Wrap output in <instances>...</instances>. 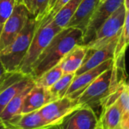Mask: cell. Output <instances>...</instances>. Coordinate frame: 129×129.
Wrapping results in <instances>:
<instances>
[{
  "mask_svg": "<svg viewBox=\"0 0 129 129\" xmlns=\"http://www.w3.org/2000/svg\"><path fill=\"white\" fill-rule=\"evenodd\" d=\"M82 41L83 32L81 29L73 27L62 29L36 59L29 76L36 80L47 70L57 65L76 45H82Z\"/></svg>",
  "mask_w": 129,
  "mask_h": 129,
  "instance_id": "6da1fadb",
  "label": "cell"
},
{
  "mask_svg": "<svg viewBox=\"0 0 129 129\" xmlns=\"http://www.w3.org/2000/svg\"><path fill=\"white\" fill-rule=\"evenodd\" d=\"M39 23V20L33 15H30L17 36L10 45L0 51V62L6 72H18Z\"/></svg>",
  "mask_w": 129,
  "mask_h": 129,
  "instance_id": "7a4b0ae2",
  "label": "cell"
},
{
  "mask_svg": "<svg viewBox=\"0 0 129 129\" xmlns=\"http://www.w3.org/2000/svg\"><path fill=\"white\" fill-rule=\"evenodd\" d=\"M62 29L54 24L53 17L50 14H45L37 26L33 35L29 49L20 66L18 72L23 75H29L31 73L32 66L48 45L52 39Z\"/></svg>",
  "mask_w": 129,
  "mask_h": 129,
  "instance_id": "3957f363",
  "label": "cell"
},
{
  "mask_svg": "<svg viewBox=\"0 0 129 129\" xmlns=\"http://www.w3.org/2000/svg\"><path fill=\"white\" fill-rule=\"evenodd\" d=\"M112 67L97 77L75 99L79 107L94 108L101 107V102L111 93Z\"/></svg>",
  "mask_w": 129,
  "mask_h": 129,
  "instance_id": "277c9868",
  "label": "cell"
},
{
  "mask_svg": "<svg viewBox=\"0 0 129 129\" xmlns=\"http://www.w3.org/2000/svg\"><path fill=\"white\" fill-rule=\"evenodd\" d=\"M127 11L124 5L116 10L100 27L93 39L86 47L91 49H98L119 37L124 25Z\"/></svg>",
  "mask_w": 129,
  "mask_h": 129,
  "instance_id": "5b68a950",
  "label": "cell"
},
{
  "mask_svg": "<svg viewBox=\"0 0 129 129\" xmlns=\"http://www.w3.org/2000/svg\"><path fill=\"white\" fill-rule=\"evenodd\" d=\"M33 15L23 4L15 5L11 15L2 26L0 34V51L10 45L24 27L28 18Z\"/></svg>",
  "mask_w": 129,
  "mask_h": 129,
  "instance_id": "8992f818",
  "label": "cell"
},
{
  "mask_svg": "<svg viewBox=\"0 0 129 129\" xmlns=\"http://www.w3.org/2000/svg\"><path fill=\"white\" fill-rule=\"evenodd\" d=\"M123 4L124 0H105L101 2L92 14L83 33V45L86 46L90 43L104 23Z\"/></svg>",
  "mask_w": 129,
  "mask_h": 129,
  "instance_id": "52a82bcc",
  "label": "cell"
},
{
  "mask_svg": "<svg viewBox=\"0 0 129 129\" xmlns=\"http://www.w3.org/2000/svg\"><path fill=\"white\" fill-rule=\"evenodd\" d=\"M99 124L96 112L89 107H79L66 116L57 125V129H94Z\"/></svg>",
  "mask_w": 129,
  "mask_h": 129,
  "instance_id": "ba28073f",
  "label": "cell"
},
{
  "mask_svg": "<svg viewBox=\"0 0 129 129\" xmlns=\"http://www.w3.org/2000/svg\"><path fill=\"white\" fill-rule=\"evenodd\" d=\"M77 107L79 106L75 99L64 96L51 101L39 112L48 125H56Z\"/></svg>",
  "mask_w": 129,
  "mask_h": 129,
  "instance_id": "9c48e42d",
  "label": "cell"
},
{
  "mask_svg": "<svg viewBox=\"0 0 129 129\" xmlns=\"http://www.w3.org/2000/svg\"><path fill=\"white\" fill-rule=\"evenodd\" d=\"M113 64V59H110L91 70H89L78 76H75L65 96L73 99H76L88 85H90L101 73L111 68Z\"/></svg>",
  "mask_w": 129,
  "mask_h": 129,
  "instance_id": "30bf717a",
  "label": "cell"
},
{
  "mask_svg": "<svg viewBox=\"0 0 129 129\" xmlns=\"http://www.w3.org/2000/svg\"><path fill=\"white\" fill-rule=\"evenodd\" d=\"M118 38L119 37L113 40L104 47L98 49H91L88 48L84 62L79 67V69L76 72L75 76H78L82 73L91 70L108 60L113 59L115 48Z\"/></svg>",
  "mask_w": 129,
  "mask_h": 129,
  "instance_id": "8fae6325",
  "label": "cell"
},
{
  "mask_svg": "<svg viewBox=\"0 0 129 129\" xmlns=\"http://www.w3.org/2000/svg\"><path fill=\"white\" fill-rule=\"evenodd\" d=\"M52 101L54 98L48 89L35 85L24 99L20 114L39 110Z\"/></svg>",
  "mask_w": 129,
  "mask_h": 129,
  "instance_id": "7c38bea8",
  "label": "cell"
},
{
  "mask_svg": "<svg viewBox=\"0 0 129 129\" xmlns=\"http://www.w3.org/2000/svg\"><path fill=\"white\" fill-rule=\"evenodd\" d=\"M101 0H82L67 27L79 29L84 33L92 14L101 4Z\"/></svg>",
  "mask_w": 129,
  "mask_h": 129,
  "instance_id": "4fadbf2b",
  "label": "cell"
},
{
  "mask_svg": "<svg viewBox=\"0 0 129 129\" xmlns=\"http://www.w3.org/2000/svg\"><path fill=\"white\" fill-rule=\"evenodd\" d=\"M5 122L8 129H39L49 126L39 110L19 114Z\"/></svg>",
  "mask_w": 129,
  "mask_h": 129,
  "instance_id": "5bb4252c",
  "label": "cell"
},
{
  "mask_svg": "<svg viewBox=\"0 0 129 129\" xmlns=\"http://www.w3.org/2000/svg\"><path fill=\"white\" fill-rule=\"evenodd\" d=\"M88 48L85 45H77L59 63L63 74L76 73L84 62Z\"/></svg>",
  "mask_w": 129,
  "mask_h": 129,
  "instance_id": "9a60e30c",
  "label": "cell"
},
{
  "mask_svg": "<svg viewBox=\"0 0 129 129\" xmlns=\"http://www.w3.org/2000/svg\"><path fill=\"white\" fill-rule=\"evenodd\" d=\"M34 85L35 82L33 79L30 76L27 75L2 91L0 93V114L15 95L26 88Z\"/></svg>",
  "mask_w": 129,
  "mask_h": 129,
  "instance_id": "2e32d148",
  "label": "cell"
},
{
  "mask_svg": "<svg viewBox=\"0 0 129 129\" xmlns=\"http://www.w3.org/2000/svg\"><path fill=\"white\" fill-rule=\"evenodd\" d=\"M122 118V113L115 102L101 110L99 125L103 129H116L119 127Z\"/></svg>",
  "mask_w": 129,
  "mask_h": 129,
  "instance_id": "e0dca14e",
  "label": "cell"
},
{
  "mask_svg": "<svg viewBox=\"0 0 129 129\" xmlns=\"http://www.w3.org/2000/svg\"><path fill=\"white\" fill-rule=\"evenodd\" d=\"M34 85L28 87L26 89L23 90L11 100V101L8 104V105L0 114V119L2 120H3L4 122H7L13 117L21 113L24 99L28 92L34 87Z\"/></svg>",
  "mask_w": 129,
  "mask_h": 129,
  "instance_id": "ac0fdd59",
  "label": "cell"
},
{
  "mask_svg": "<svg viewBox=\"0 0 129 129\" xmlns=\"http://www.w3.org/2000/svg\"><path fill=\"white\" fill-rule=\"evenodd\" d=\"M81 2L82 0H70L65 4L53 17L54 24L61 29L66 28Z\"/></svg>",
  "mask_w": 129,
  "mask_h": 129,
  "instance_id": "d6986e66",
  "label": "cell"
},
{
  "mask_svg": "<svg viewBox=\"0 0 129 129\" xmlns=\"http://www.w3.org/2000/svg\"><path fill=\"white\" fill-rule=\"evenodd\" d=\"M63 75V70L58 63L50 70H47L42 76H40L38 79L34 80L35 85L39 87L50 88Z\"/></svg>",
  "mask_w": 129,
  "mask_h": 129,
  "instance_id": "ffe728a7",
  "label": "cell"
},
{
  "mask_svg": "<svg viewBox=\"0 0 129 129\" xmlns=\"http://www.w3.org/2000/svg\"><path fill=\"white\" fill-rule=\"evenodd\" d=\"M74 77L75 73L63 74L50 88H48L54 100L59 99L65 96Z\"/></svg>",
  "mask_w": 129,
  "mask_h": 129,
  "instance_id": "44dd1931",
  "label": "cell"
},
{
  "mask_svg": "<svg viewBox=\"0 0 129 129\" xmlns=\"http://www.w3.org/2000/svg\"><path fill=\"white\" fill-rule=\"evenodd\" d=\"M129 10L126 11L125 15V20L124 22V25L122 26V31L119 34V36L118 38L116 45L114 51V58L119 57L123 53H125V50L128 45V38H129Z\"/></svg>",
  "mask_w": 129,
  "mask_h": 129,
  "instance_id": "7402d4cb",
  "label": "cell"
},
{
  "mask_svg": "<svg viewBox=\"0 0 129 129\" xmlns=\"http://www.w3.org/2000/svg\"><path fill=\"white\" fill-rule=\"evenodd\" d=\"M25 76L20 72L8 73L5 71L2 64L0 62V93L4 91L6 88L19 81Z\"/></svg>",
  "mask_w": 129,
  "mask_h": 129,
  "instance_id": "603a6c76",
  "label": "cell"
},
{
  "mask_svg": "<svg viewBox=\"0 0 129 129\" xmlns=\"http://www.w3.org/2000/svg\"><path fill=\"white\" fill-rule=\"evenodd\" d=\"M16 5V0H0V26L11 15Z\"/></svg>",
  "mask_w": 129,
  "mask_h": 129,
  "instance_id": "cb8c5ba5",
  "label": "cell"
},
{
  "mask_svg": "<svg viewBox=\"0 0 129 129\" xmlns=\"http://www.w3.org/2000/svg\"><path fill=\"white\" fill-rule=\"evenodd\" d=\"M49 0H35L33 16L39 20L45 15Z\"/></svg>",
  "mask_w": 129,
  "mask_h": 129,
  "instance_id": "d4e9b609",
  "label": "cell"
},
{
  "mask_svg": "<svg viewBox=\"0 0 129 129\" xmlns=\"http://www.w3.org/2000/svg\"><path fill=\"white\" fill-rule=\"evenodd\" d=\"M69 1H70V0H57V2H56V3L54 4V7L51 8V10L50 11V12L48 13V14H50L52 17H54V16L58 12V11H59L65 4H67Z\"/></svg>",
  "mask_w": 129,
  "mask_h": 129,
  "instance_id": "484cf974",
  "label": "cell"
},
{
  "mask_svg": "<svg viewBox=\"0 0 129 129\" xmlns=\"http://www.w3.org/2000/svg\"><path fill=\"white\" fill-rule=\"evenodd\" d=\"M23 5L27 8V10L29 11L31 14L33 15L34 12V5H35V0H23L22 2Z\"/></svg>",
  "mask_w": 129,
  "mask_h": 129,
  "instance_id": "4316f807",
  "label": "cell"
},
{
  "mask_svg": "<svg viewBox=\"0 0 129 129\" xmlns=\"http://www.w3.org/2000/svg\"><path fill=\"white\" fill-rule=\"evenodd\" d=\"M57 0H49V2H48V8H47V11H46V14H47L48 13L50 12V11L51 10V8L54 7V4L56 3Z\"/></svg>",
  "mask_w": 129,
  "mask_h": 129,
  "instance_id": "83f0119b",
  "label": "cell"
},
{
  "mask_svg": "<svg viewBox=\"0 0 129 129\" xmlns=\"http://www.w3.org/2000/svg\"><path fill=\"white\" fill-rule=\"evenodd\" d=\"M0 129H8L5 122L3 120H2L1 119H0Z\"/></svg>",
  "mask_w": 129,
  "mask_h": 129,
  "instance_id": "f1b7e54d",
  "label": "cell"
},
{
  "mask_svg": "<svg viewBox=\"0 0 129 129\" xmlns=\"http://www.w3.org/2000/svg\"><path fill=\"white\" fill-rule=\"evenodd\" d=\"M39 129H57V126H56V125H49V126L44 127V128H39Z\"/></svg>",
  "mask_w": 129,
  "mask_h": 129,
  "instance_id": "f546056e",
  "label": "cell"
},
{
  "mask_svg": "<svg viewBox=\"0 0 129 129\" xmlns=\"http://www.w3.org/2000/svg\"><path fill=\"white\" fill-rule=\"evenodd\" d=\"M94 129H103V128H102V127H101V125H100L98 124V126H97L96 128H94Z\"/></svg>",
  "mask_w": 129,
  "mask_h": 129,
  "instance_id": "4dcf8cb0",
  "label": "cell"
},
{
  "mask_svg": "<svg viewBox=\"0 0 129 129\" xmlns=\"http://www.w3.org/2000/svg\"><path fill=\"white\" fill-rule=\"evenodd\" d=\"M2 26H0V34H1V33H2Z\"/></svg>",
  "mask_w": 129,
  "mask_h": 129,
  "instance_id": "1f68e13d",
  "label": "cell"
},
{
  "mask_svg": "<svg viewBox=\"0 0 129 129\" xmlns=\"http://www.w3.org/2000/svg\"><path fill=\"white\" fill-rule=\"evenodd\" d=\"M116 129H122V128H120V127H118V128H116Z\"/></svg>",
  "mask_w": 129,
  "mask_h": 129,
  "instance_id": "d6a6232c",
  "label": "cell"
},
{
  "mask_svg": "<svg viewBox=\"0 0 129 129\" xmlns=\"http://www.w3.org/2000/svg\"><path fill=\"white\" fill-rule=\"evenodd\" d=\"M104 1H105V0H101V2H103Z\"/></svg>",
  "mask_w": 129,
  "mask_h": 129,
  "instance_id": "836d02e7",
  "label": "cell"
}]
</instances>
